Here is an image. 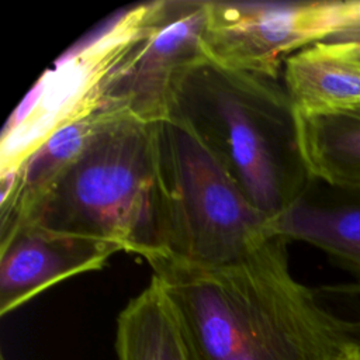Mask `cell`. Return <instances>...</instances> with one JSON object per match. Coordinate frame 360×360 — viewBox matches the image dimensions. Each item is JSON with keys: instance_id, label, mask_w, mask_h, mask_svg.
I'll return each instance as SVG.
<instances>
[{"instance_id": "277c9868", "label": "cell", "mask_w": 360, "mask_h": 360, "mask_svg": "<svg viewBox=\"0 0 360 360\" xmlns=\"http://www.w3.org/2000/svg\"><path fill=\"white\" fill-rule=\"evenodd\" d=\"M155 143L158 252L153 257L224 267L245 260L273 236L271 219L248 200L190 129L172 120L159 121Z\"/></svg>"}, {"instance_id": "3957f363", "label": "cell", "mask_w": 360, "mask_h": 360, "mask_svg": "<svg viewBox=\"0 0 360 360\" xmlns=\"http://www.w3.org/2000/svg\"><path fill=\"white\" fill-rule=\"evenodd\" d=\"M155 138L156 122L115 112L27 225L105 240L148 262L158 252Z\"/></svg>"}, {"instance_id": "7c38bea8", "label": "cell", "mask_w": 360, "mask_h": 360, "mask_svg": "<svg viewBox=\"0 0 360 360\" xmlns=\"http://www.w3.org/2000/svg\"><path fill=\"white\" fill-rule=\"evenodd\" d=\"M118 360H188L172 302L162 283H150L117 318Z\"/></svg>"}, {"instance_id": "52a82bcc", "label": "cell", "mask_w": 360, "mask_h": 360, "mask_svg": "<svg viewBox=\"0 0 360 360\" xmlns=\"http://www.w3.org/2000/svg\"><path fill=\"white\" fill-rule=\"evenodd\" d=\"M205 22L207 1L163 0L155 27L111 76L104 108L146 122L167 120L177 79L207 58Z\"/></svg>"}, {"instance_id": "ba28073f", "label": "cell", "mask_w": 360, "mask_h": 360, "mask_svg": "<svg viewBox=\"0 0 360 360\" xmlns=\"http://www.w3.org/2000/svg\"><path fill=\"white\" fill-rule=\"evenodd\" d=\"M120 246L34 224L0 240V315L4 316L49 287L101 270Z\"/></svg>"}, {"instance_id": "8fae6325", "label": "cell", "mask_w": 360, "mask_h": 360, "mask_svg": "<svg viewBox=\"0 0 360 360\" xmlns=\"http://www.w3.org/2000/svg\"><path fill=\"white\" fill-rule=\"evenodd\" d=\"M281 80L298 112L336 114L360 108V46L318 41L291 55Z\"/></svg>"}, {"instance_id": "5b68a950", "label": "cell", "mask_w": 360, "mask_h": 360, "mask_svg": "<svg viewBox=\"0 0 360 360\" xmlns=\"http://www.w3.org/2000/svg\"><path fill=\"white\" fill-rule=\"evenodd\" d=\"M162 7L156 0L127 10L38 82L3 129L0 177L14 173L56 131L104 110L111 76L148 37Z\"/></svg>"}, {"instance_id": "8992f818", "label": "cell", "mask_w": 360, "mask_h": 360, "mask_svg": "<svg viewBox=\"0 0 360 360\" xmlns=\"http://www.w3.org/2000/svg\"><path fill=\"white\" fill-rule=\"evenodd\" d=\"M339 4V0L207 1L205 55L228 69L281 79L291 55L333 34Z\"/></svg>"}, {"instance_id": "2e32d148", "label": "cell", "mask_w": 360, "mask_h": 360, "mask_svg": "<svg viewBox=\"0 0 360 360\" xmlns=\"http://www.w3.org/2000/svg\"><path fill=\"white\" fill-rule=\"evenodd\" d=\"M333 360H360V352L356 346L352 343H347V346L343 349L340 354H338Z\"/></svg>"}, {"instance_id": "30bf717a", "label": "cell", "mask_w": 360, "mask_h": 360, "mask_svg": "<svg viewBox=\"0 0 360 360\" xmlns=\"http://www.w3.org/2000/svg\"><path fill=\"white\" fill-rule=\"evenodd\" d=\"M121 110H100L51 135L20 167L1 180V240L25 226L93 135Z\"/></svg>"}, {"instance_id": "5bb4252c", "label": "cell", "mask_w": 360, "mask_h": 360, "mask_svg": "<svg viewBox=\"0 0 360 360\" xmlns=\"http://www.w3.org/2000/svg\"><path fill=\"white\" fill-rule=\"evenodd\" d=\"M314 291L346 340L360 352V283L323 284L315 287Z\"/></svg>"}, {"instance_id": "9c48e42d", "label": "cell", "mask_w": 360, "mask_h": 360, "mask_svg": "<svg viewBox=\"0 0 360 360\" xmlns=\"http://www.w3.org/2000/svg\"><path fill=\"white\" fill-rule=\"evenodd\" d=\"M270 233L318 248L360 283V186L312 177L300 198L270 222Z\"/></svg>"}, {"instance_id": "4fadbf2b", "label": "cell", "mask_w": 360, "mask_h": 360, "mask_svg": "<svg viewBox=\"0 0 360 360\" xmlns=\"http://www.w3.org/2000/svg\"><path fill=\"white\" fill-rule=\"evenodd\" d=\"M304 159L312 177L360 186V108L336 114L298 112Z\"/></svg>"}, {"instance_id": "9a60e30c", "label": "cell", "mask_w": 360, "mask_h": 360, "mask_svg": "<svg viewBox=\"0 0 360 360\" xmlns=\"http://www.w3.org/2000/svg\"><path fill=\"white\" fill-rule=\"evenodd\" d=\"M325 41L352 42L360 46V0L340 1L336 28Z\"/></svg>"}, {"instance_id": "6da1fadb", "label": "cell", "mask_w": 360, "mask_h": 360, "mask_svg": "<svg viewBox=\"0 0 360 360\" xmlns=\"http://www.w3.org/2000/svg\"><path fill=\"white\" fill-rule=\"evenodd\" d=\"M287 240L267 238L245 260L197 267L153 257L188 360H333L347 346L314 288L288 266Z\"/></svg>"}, {"instance_id": "7a4b0ae2", "label": "cell", "mask_w": 360, "mask_h": 360, "mask_svg": "<svg viewBox=\"0 0 360 360\" xmlns=\"http://www.w3.org/2000/svg\"><path fill=\"white\" fill-rule=\"evenodd\" d=\"M167 120L190 129L271 221L312 179L297 110L281 79L228 69L205 58L177 79Z\"/></svg>"}, {"instance_id": "e0dca14e", "label": "cell", "mask_w": 360, "mask_h": 360, "mask_svg": "<svg viewBox=\"0 0 360 360\" xmlns=\"http://www.w3.org/2000/svg\"><path fill=\"white\" fill-rule=\"evenodd\" d=\"M1 360H6V359H4V357H3V356H1Z\"/></svg>"}]
</instances>
